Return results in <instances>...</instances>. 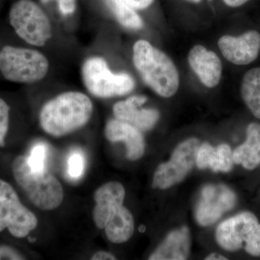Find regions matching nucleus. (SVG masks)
<instances>
[{"instance_id":"15","label":"nucleus","mask_w":260,"mask_h":260,"mask_svg":"<svg viewBox=\"0 0 260 260\" xmlns=\"http://www.w3.org/2000/svg\"><path fill=\"white\" fill-rule=\"evenodd\" d=\"M106 138L111 142H124L127 148L126 157L136 160L143 156L145 151V142L141 130L129 123L110 119L106 125Z\"/></svg>"},{"instance_id":"17","label":"nucleus","mask_w":260,"mask_h":260,"mask_svg":"<svg viewBox=\"0 0 260 260\" xmlns=\"http://www.w3.org/2000/svg\"><path fill=\"white\" fill-rule=\"evenodd\" d=\"M234 164L233 152L229 145L222 144L213 148L208 143H203L198 149L196 165L200 169L210 167L213 172H229Z\"/></svg>"},{"instance_id":"4","label":"nucleus","mask_w":260,"mask_h":260,"mask_svg":"<svg viewBox=\"0 0 260 260\" xmlns=\"http://www.w3.org/2000/svg\"><path fill=\"white\" fill-rule=\"evenodd\" d=\"M12 170L18 185L39 209L54 210L62 203L64 192L59 181L47 172H32L27 157H17L12 164Z\"/></svg>"},{"instance_id":"20","label":"nucleus","mask_w":260,"mask_h":260,"mask_svg":"<svg viewBox=\"0 0 260 260\" xmlns=\"http://www.w3.org/2000/svg\"><path fill=\"white\" fill-rule=\"evenodd\" d=\"M241 93L253 115L260 119V68L248 70L243 77Z\"/></svg>"},{"instance_id":"29","label":"nucleus","mask_w":260,"mask_h":260,"mask_svg":"<svg viewBox=\"0 0 260 260\" xmlns=\"http://www.w3.org/2000/svg\"><path fill=\"white\" fill-rule=\"evenodd\" d=\"M92 260H114L116 259L115 256L111 253L107 251H98L91 257Z\"/></svg>"},{"instance_id":"30","label":"nucleus","mask_w":260,"mask_h":260,"mask_svg":"<svg viewBox=\"0 0 260 260\" xmlns=\"http://www.w3.org/2000/svg\"><path fill=\"white\" fill-rule=\"evenodd\" d=\"M223 1L227 6L231 8H239L246 4L249 0H223Z\"/></svg>"},{"instance_id":"1","label":"nucleus","mask_w":260,"mask_h":260,"mask_svg":"<svg viewBox=\"0 0 260 260\" xmlns=\"http://www.w3.org/2000/svg\"><path fill=\"white\" fill-rule=\"evenodd\" d=\"M93 112V102L88 95L78 90H68L43 105L39 124L48 135L59 138L85 126Z\"/></svg>"},{"instance_id":"26","label":"nucleus","mask_w":260,"mask_h":260,"mask_svg":"<svg viewBox=\"0 0 260 260\" xmlns=\"http://www.w3.org/2000/svg\"><path fill=\"white\" fill-rule=\"evenodd\" d=\"M244 249L251 256H260V224H258L251 237L244 246Z\"/></svg>"},{"instance_id":"21","label":"nucleus","mask_w":260,"mask_h":260,"mask_svg":"<svg viewBox=\"0 0 260 260\" xmlns=\"http://www.w3.org/2000/svg\"><path fill=\"white\" fill-rule=\"evenodd\" d=\"M108 9L121 26L132 30H140L143 27L141 17L137 10L124 0H104Z\"/></svg>"},{"instance_id":"7","label":"nucleus","mask_w":260,"mask_h":260,"mask_svg":"<svg viewBox=\"0 0 260 260\" xmlns=\"http://www.w3.org/2000/svg\"><path fill=\"white\" fill-rule=\"evenodd\" d=\"M36 215L21 203L13 186L0 179V232L5 229L22 239L37 226Z\"/></svg>"},{"instance_id":"9","label":"nucleus","mask_w":260,"mask_h":260,"mask_svg":"<svg viewBox=\"0 0 260 260\" xmlns=\"http://www.w3.org/2000/svg\"><path fill=\"white\" fill-rule=\"evenodd\" d=\"M237 200L235 193L223 184L205 186L197 207L198 223L208 226L215 223L224 213L235 206Z\"/></svg>"},{"instance_id":"22","label":"nucleus","mask_w":260,"mask_h":260,"mask_svg":"<svg viewBox=\"0 0 260 260\" xmlns=\"http://www.w3.org/2000/svg\"><path fill=\"white\" fill-rule=\"evenodd\" d=\"M47 147L44 143H38L30 151V155L27 157L29 167L34 172L43 173L46 170V159H47Z\"/></svg>"},{"instance_id":"5","label":"nucleus","mask_w":260,"mask_h":260,"mask_svg":"<svg viewBox=\"0 0 260 260\" xmlns=\"http://www.w3.org/2000/svg\"><path fill=\"white\" fill-rule=\"evenodd\" d=\"M80 76L87 91L100 99L126 95L135 86L131 75L112 71L105 58L99 55L88 56L83 61Z\"/></svg>"},{"instance_id":"27","label":"nucleus","mask_w":260,"mask_h":260,"mask_svg":"<svg viewBox=\"0 0 260 260\" xmlns=\"http://www.w3.org/2000/svg\"><path fill=\"white\" fill-rule=\"evenodd\" d=\"M21 256L19 255L16 251L11 248L3 246L0 247V259H22Z\"/></svg>"},{"instance_id":"12","label":"nucleus","mask_w":260,"mask_h":260,"mask_svg":"<svg viewBox=\"0 0 260 260\" xmlns=\"http://www.w3.org/2000/svg\"><path fill=\"white\" fill-rule=\"evenodd\" d=\"M147 100L148 99L144 95H135L116 103L113 107L114 116L116 119L136 126L141 131L151 129L160 115L155 109L142 108Z\"/></svg>"},{"instance_id":"13","label":"nucleus","mask_w":260,"mask_h":260,"mask_svg":"<svg viewBox=\"0 0 260 260\" xmlns=\"http://www.w3.org/2000/svg\"><path fill=\"white\" fill-rule=\"evenodd\" d=\"M125 189L117 181H110L99 187L94 194L95 206L93 212L94 223L97 228L104 229L108 222L123 205Z\"/></svg>"},{"instance_id":"6","label":"nucleus","mask_w":260,"mask_h":260,"mask_svg":"<svg viewBox=\"0 0 260 260\" xmlns=\"http://www.w3.org/2000/svg\"><path fill=\"white\" fill-rule=\"evenodd\" d=\"M8 18L16 35L30 47H44L52 39L50 18L35 0H17L10 7Z\"/></svg>"},{"instance_id":"28","label":"nucleus","mask_w":260,"mask_h":260,"mask_svg":"<svg viewBox=\"0 0 260 260\" xmlns=\"http://www.w3.org/2000/svg\"><path fill=\"white\" fill-rule=\"evenodd\" d=\"M124 1L136 10L147 9L154 3V0H124Z\"/></svg>"},{"instance_id":"3","label":"nucleus","mask_w":260,"mask_h":260,"mask_svg":"<svg viewBox=\"0 0 260 260\" xmlns=\"http://www.w3.org/2000/svg\"><path fill=\"white\" fill-rule=\"evenodd\" d=\"M50 61L35 47L5 45L0 49V73L11 83L35 84L47 78Z\"/></svg>"},{"instance_id":"14","label":"nucleus","mask_w":260,"mask_h":260,"mask_svg":"<svg viewBox=\"0 0 260 260\" xmlns=\"http://www.w3.org/2000/svg\"><path fill=\"white\" fill-rule=\"evenodd\" d=\"M188 61L205 86L214 88L220 83L223 67L220 58L213 51L203 46H194L189 51Z\"/></svg>"},{"instance_id":"33","label":"nucleus","mask_w":260,"mask_h":260,"mask_svg":"<svg viewBox=\"0 0 260 260\" xmlns=\"http://www.w3.org/2000/svg\"><path fill=\"white\" fill-rule=\"evenodd\" d=\"M29 241H30V242H34L36 241V239H32V238L29 237L28 238Z\"/></svg>"},{"instance_id":"31","label":"nucleus","mask_w":260,"mask_h":260,"mask_svg":"<svg viewBox=\"0 0 260 260\" xmlns=\"http://www.w3.org/2000/svg\"><path fill=\"white\" fill-rule=\"evenodd\" d=\"M205 259L206 260H210V259H218V260H226L228 259L226 257H225V256L220 255V254H217V253H213V254H210V255H208L207 256L206 258H205Z\"/></svg>"},{"instance_id":"11","label":"nucleus","mask_w":260,"mask_h":260,"mask_svg":"<svg viewBox=\"0 0 260 260\" xmlns=\"http://www.w3.org/2000/svg\"><path fill=\"white\" fill-rule=\"evenodd\" d=\"M218 47L224 58L232 64H251L259 54L260 34L252 30L239 37L223 36L218 40Z\"/></svg>"},{"instance_id":"32","label":"nucleus","mask_w":260,"mask_h":260,"mask_svg":"<svg viewBox=\"0 0 260 260\" xmlns=\"http://www.w3.org/2000/svg\"><path fill=\"white\" fill-rule=\"evenodd\" d=\"M184 1L188 2V3H194V4H198V3H201L202 0H184Z\"/></svg>"},{"instance_id":"34","label":"nucleus","mask_w":260,"mask_h":260,"mask_svg":"<svg viewBox=\"0 0 260 260\" xmlns=\"http://www.w3.org/2000/svg\"><path fill=\"white\" fill-rule=\"evenodd\" d=\"M210 1H213V0H210Z\"/></svg>"},{"instance_id":"8","label":"nucleus","mask_w":260,"mask_h":260,"mask_svg":"<svg viewBox=\"0 0 260 260\" xmlns=\"http://www.w3.org/2000/svg\"><path fill=\"white\" fill-rule=\"evenodd\" d=\"M199 140L189 138L178 145L170 160L160 164L154 174L153 186L166 189L180 182L196 164Z\"/></svg>"},{"instance_id":"23","label":"nucleus","mask_w":260,"mask_h":260,"mask_svg":"<svg viewBox=\"0 0 260 260\" xmlns=\"http://www.w3.org/2000/svg\"><path fill=\"white\" fill-rule=\"evenodd\" d=\"M85 170V159L80 152H74L70 155L68 161V173L70 178L78 179Z\"/></svg>"},{"instance_id":"16","label":"nucleus","mask_w":260,"mask_h":260,"mask_svg":"<svg viewBox=\"0 0 260 260\" xmlns=\"http://www.w3.org/2000/svg\"><path fill=\"white\" fill-rule=\"evenodd\" d=\"M190 250L189 229L181 228L171 232L156 250L150 256V260H184Z\"/></svg>"},{"instance_id":"25","label":"nucleus","mask_w":260,"mask_h":260,"mask_svg":"<svg viewBox=\"0 0 260 260\" xmlns=\"http://www.w3.org/2000/svg\"><path fill=\"white\" fill-rule=\"evenodd\" d=\"M43 4L55 3L59 14L64 18L72 16L78 9V0H39Z\"/></svg>"},{"instance_id":"19","label":"nucleus","mask_w":260,"mask_h":260,"mask_svg":"<svg viewBox=\"0 0 260 260\" xmlns=\"http://www.w3.org/2000/svg\"><path fill=\"white\" fill-rule=\"evenodd\" d=\"M106 236L111 242L121 244L133 237L134 218L129 210L121 206L104 228Z\"/></svg>"},{"instance_id":"10","label":"nucleus","mask_w":260,"mask_h":260,"mask_svg":"<svg viewBox=\"0 0 260 260\" xmlns=\"http://www.w3.org/2000/svg\"><path fill=\"white\" fill-rule=\"evenodd\" d=\"M259 224L250 212H243L219 224L216 239L219 245L227 251L239 250L251 237Z\"/></svg>"},{"instance_id":"24","label":"nucleus","mask_w":260,"mask_h":260,"mask_svg":"<svg viewBox=\"0 0 260 260\" xmlns=\"http://www.w3.org/2000/svg\"><path fill=\"white\" fill-rule=\"evenodd\" d=\"M10 124V107L4 99L0 98V146L5 144Z\"/></svg>"},{"instance_id":"18","label":"nucleus","mask_w":260,"mask_h":260,"mask_svg":"<svg viewBox=\"0 0 260 260\" xmlns=\"http://www.w3.org/2000/svg\"><path fill=\"white\" fill-rule=\"evenodd\" d=\"M234 164L253 170L260 164V124L251 123L246 129V141L233 152Z\"/></svg>"},{"instance_id":"2","label":"nucleus","mask_w":260,"mask_h":260,"mask_svg":"<svg viewBox=\"0 0 260 260\" xmlns=\"http://www.w3.org/2000/svg\"><path fill=\"white\" fill-rule=\"evenodd\" d=\"M133 62L140 78L160 96L175 95L179 86V75L172 59L150 42L140 39L133 48Z\"/></svg>"}]
</instances>
